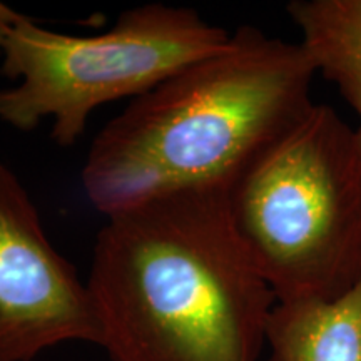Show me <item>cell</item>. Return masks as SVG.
<instances>
[{"label":"cell","mask_w":361,"mask_h":361,"mask_svg":"<svg viewBox=\"0 0 361 361\" xmlns=\"http://www.w3.org/2000/svg\"><path fill=\"white\" fill-rule=\"evenodd\" d=\"M338 89H340L341 96L345 97V101L350 104L351 109L356 112V117H358V126L355 128V133L361 149V79L338 85Z\"/></svg>","instance_id":"cell-8"},{"label":"cell","mask_w":361,"mask_h":361,"mask_svg":"<svg viewBox=\"0 0 361 361\" xmlns=\"http://www.w3.org/2000/svg\"><path fill=\"white\" fill-rule=\"evenodd\" d=\"M266 345L269 361H361V279L333 301H279Z\"/></svg>","instance_id":"cell-6"},{"label":"cell","mask_w":361,"mask_h":361,"mask_svg":"<svg viewBox=\"0 0 361 361\" xmlns=\"http://www.w3.org/2000/svg\"><path fill=\"white\" fill-rule=\"evenodd\" d=\"M24 17L25 16H22V13L0 2V56H2L4 44H6V39L8 32H11V29L17 24V22L24 19Z\"/></svg>","instance_id":"cell-9"},{"label":"cell","mask_w":361,"mask_h":361,"mask_svg":"<svg viewBox=\"0 0 361 361\" xmlns=\"http://www.w3.org/2000/svg\"><path fill=\"white\" fill-rule=\"evenodd\" d=\"M286 11L316 74L336 85L361 79V0H293Z\"/></svg>","instance_id":"cell-7"},{"label":"cell","mask_w":361,"mask_h":361,"mask_svg":"<svg viewBox=\"0 0 361 361\" xmlns=\"http://www.w3.org/2000/svg\"><path fill=\"white\" fill-rule=\"evenodd\" d=\"M228 30L192 8L149 4L121 13L97 35H69L37 20L17 22L2 49L0 121L19 130L52 119V139L69 147L97 107L144 96L184 67L224 51Z\"/></svg>","instance_id":"cell-4"},{"label":"cell","mask_w":361,"mask_h":361,"mask_svg":"<svg viewBox=\"0 0 361 361\" xmlns=\"http://www.w3.org/2000/svg\"><path fill=\"white\" fill-rule=\"evenodd\" d=\"M236 236L279 301H333L361 279V149L314 104L226 192Z\"/></svg>","instance_id":"cell-3"},{"label":"cell","mask_w":361,"mask_h":361,"mask_svg":"<svg viewBox=\"0 0 361 361\" xmlns=\"http://www.w3.org/2000/svg\"><path fill=\"white\" fill-rule=\"evenodd\" d=\"M300 42L245 25L229 45L134 99L94 137L85 196L112 216L191 191L228 192L314 106Z\"/></svg>","instance_id":"cell-2"},{"label":"cell","mask_w":361,"mask_h":361,"mask_svg":"<svg viewBox=\"0 0 361 361\" xmlns=\"http://www.w3.org/2000/svg\"><path fill=\"white\" fill-rule=\"evenodd\" d=\"M99 340L87 283L49 241L19 178L0 164V361H32L62 343Z\"/></svg>","instance_id":"cell-5"},{"label":"cell","mask_w":361,"mask_h":361,"mask_svg":"<svg viewBox=\"0 0 361 361\" xmlns=\"http://www.w3.org/2000/svg\"><path fill=\"white\" fill-rule=\"evenodd\" d=\"M87 288L112 361H259L276 305L218 191L107 216Z\"/></svg>","instance_id":"cell-1"}]
</instances>
